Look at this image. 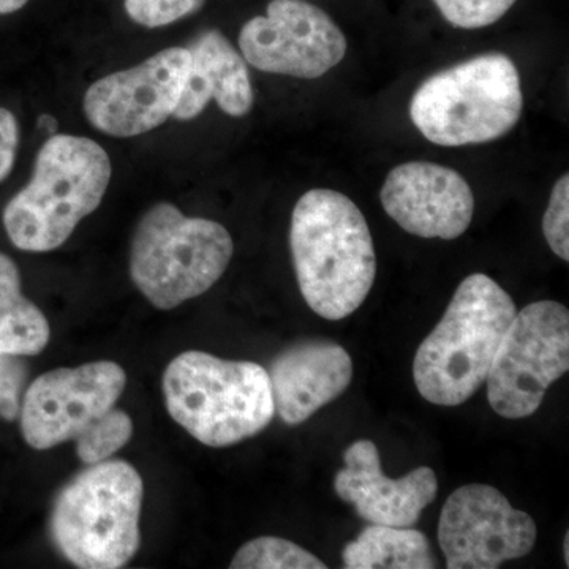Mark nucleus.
<instances>
[{"label": "nucleus", "instance_id": "nucleus-1", "mask_svg": "<svg viewBox=\"0 0 569 569\" xmlns=\"http://www.w3.org/2000/svg\"><path fill=\"white\" fill-rule=\"evenodd\" d=\"M296 279L307 306L339 321L366 301L377 276L372 234L358 206L336 190L313 189L291 216Z\"/></svg>", "mask_w": 569, "mask_h": 569}, {"label": "nucleus", "instance_id": "nucleus-2", "mask_svg": "<svg viewBox=\"0 0 569 569\" xmlns=\"http://www.w3.org/2000/svg\"><path fill=\"white\" fill-rule=\"evenodd\" d=\"M127 373L112 361L50 370L22 395L20 421L26 443L51 449L73 441L82 462L111 459L133 436L132 418L118 408Z\"/></svg>", "mask_w": 569, "mask_h": 569}, {"label": "nucleus", "instance_id": "nucleus-3", "mask_svg": "<svg viewBox=\"0 0 569 569\" xmlns=\"http://www.w3.org/2000/svg\"><path fill=\"white\" fill-rule=\"evenodd\" d=\"M516 312L511 296L496 280L468 276L415 356L419 395L440 407L462 406L477 395Z\"/></svg>", "mask_w": 569, "mask_h": 569}, {"label": "nucleus", "instance_id": "nucleus-4", "mask_svg": "<svg viewBox=\"0 0 569 569\" xmlns=\"http://www.w3.org/2000/svg\"><path fill=\"white\" fill-rule=\"evenodd\" d=\"M111 174L110 156L99 142L52 134L37 153L31 181L3 211L11 244L36 253L66 244L81 220L102 204Z\"/></svg>", "mask_w": 569, "mask_h": 569}, {"label": "nucleus", "instance_id": "nucleus-5", "mask_svg": "<svg viewBox=\"0 0 569 569\" xmlns=\"http://www.w3.org/2000/svg\"><path fill=\"white\" fill-rule=\"evenodd\" d=\"M163 397L170 417L211 448L233 447L257 436L276 415L263 366L204 351L176 356L163 373Z\"/></svg>", "mask_w": 569, "mask_h": 569}, {"label": "nucleus", "instance_id": "nucleus-6", "mask_svg": "<svg viewBox=\"0 0 569 569\" xmlns=\"http://www.w3.org/2000/svg\"><path fill=\"white\" fill-rule=\"evenodd\" d=\"M142 479L126 460L92 463L59 492L50 531L59 552L82 569H118L141 546Z\"/></svg>", "mask_w": 569, "mask_h": 569}, {"label": "nucleus", "instance_id": "nucleus-7", "mask_svg": "<svg viewBox=\"0 0 569 569\" xmlns=\"http://www.w3.org/2000/svg\"><path fill=\"white\" fill-rule=\"evenodd\" d=\"M522 110L519 71L505 54H482L438 71L419 86L410 103L419 132L448 148L505 137Z\"/></svg>", "mask_w": 569, "mask_h": 569}, {"label": "nucleus", "instance_id": "nucleus-8", "mask_svg": "<svg viewBox=\"0 0 569 569\" xmlns=\"http://www.w3.org/2000/svg\"><path fill=\"white\" fill-rule=\"evenodd\" d=\"M233 252L223 224L183 216L171 203L153 204L134 228L130 277L153 307L173 310L211 290Z\"/></svg>", "mask_w": 569, "mask_h": 569}, {"label": "nucleus", "instance_id": "nucleus-9", "mask_svg": "<svg viewBox=\"0 0 569 569\" xmlns=\"http://www.w3.org/2000/svg\"><path fill=\"white\" fill-rule=\"evenodd\" d=\"M568 369L567 307L556 301L523 307L512 318L490 367L486 380L490 407L501 418H529Z\"/></svg>", "mask_w": 569, "mask_h": 569}, {"label": "nucleus", "instance_id": "nucleus-10", "mask_svg": "<svg viewBox=\"0 0 569 569\" xmlns=\"http://www.w3.org/2000/svg\"><path fill=\"white\" fill-rule=\"evenodd\" d=\"M537 537L533 518L486 485L455 490L438 523V545L449 569H496L505 561L523 559Z\"/></svg>", "mask_w": 569, "mask_h": 569}, {"label": "nucleus", "instance_id": "nucleus-11", "mask_svg": "<svg viewBox=\"0 0 569 569\" xmlns=\"http://www.w3.org/2000/svg\"><path fill=\"white\" fill-rule=\"evenodd\" d=\"M239 50L264 73L316 80L343 61L347 39L326 11L307 0H271L264 17L247 21Z\"/></svg>", "mask_w": 569, "mask_h": 569}, {"label": "nucleus", "instance_id": "nucleus-12", "mask_svg": "<svg viewBox=\"0 0 569 569\" xmlns=\"http://www.w3.org/2000/svg\"><path fill=\"white\" fill-rule=\"evenodd\" d=\"M187 48H167L132 69L93 82L84 96V114L99 132L132 138L173 118L190 71Z\"/></svg>", "mask_w": 569, "mask_h": 569}, {"label": "nucleus", "instance_id": "nucleus-13", "mask_svg": "<svg viewBox=\"0 0 569 569\" xmlns=\"http://www.w3.org/2000/svg\"><path fill=\"white\" fill-rule=\"evenodd\" d=\"M380 198L388 216L419 238L451 241L473 219L471 187L458 171L437 163L399 164L387 176Z\"/></svg>", "mask_w": 569, "mask_h": 569}, {"label": "nucleus", "instance_id": "nucleus-14", "mask_svg": "<svg viewBox=\"0 0 569 569\" xmlns=\"http://www.w3.org/2000/svg\"><path fill=\"white\" fill-rule=\"evenodd\" d=\"M343 460L346 467L335 478L336 493L369 523L413 527L436 500L438 479L432 468L419 467L403 478H388L373 441H355L343 452Z\"/></svg>", "mask_w": 569, "mask_h": 569}, {"label": "nucleus", "instance_id": "nucleus-15", "mask_svg": "<svg viewBox=\"0 0 569 569\" xmlns=\"http://www.w3.org/2000/svg\"><path fill=\"white\" fill-rule=\"evenodd\" d=\"M268 376L276 413L288 426H298L346 392L353 361L332 340L307 339L280 351Z\"/></svg>", "mask_w": 569, "mask_h": 569}, {"label": "nucleus", "instance_id": "nucleus-16", "mask_svg": "<svg viewBox=\"0 0 569 569\" xmlns=\"http://www.w3.org/2000/svg\"><path fill=\"white\" fill-rule=\"evenodd\" d=\"M190 71L173 118L192 121L211 100L231 118L252 110L254 96L246 59L222 32L211 29L190 41Z\"/></svg>", "mask_w": 569, "mask_h": 569}, {"label": "nucleus", "instance_id": "nucleus-17", "mask_svg": "<svg viewBox=\"0 0 569 569\" xmlns=\"http://www.w3.org/2000/svg\"><path fill=\"white\" fill-rule=\"evenodd\" d=\"M348 569H433L436 556L429 539L411 527H366L343 549Z\"/></svg>", "mask_w": 569, "mask_h": 569}, {"label": "nucleus", "instance_id": "nucleus-18", "mask_svg": "<svg viewBox=\"0 0 569 569\" xmlns=\"http://www.w3.org/2000/svg\"><path fill=\"white\" fill-rule=\"evenodd\" d=\"M50 337L47 317L22 295L20 269L0 253V355H40Z\"/></svg>", "mask_w": 569, "mask_h": 569}, {"label": "nucleus", "instance_id": "nucleus-19", "mask_svg": "<svg viewBox=\"0 0 569 569\" xmlns=\"http://www.w3.org/2000/svg\"><path fill=\"white\" fill-rule=\"evenodd\" d=\"M233 569H326L323 561L293 541L277 537L254 538L236 552Z\"/></svg>", "mask_w": 569, "mask_h": 569}, {"label": "nucleus", "instance_id": "nucleus-20", "mask_svg": "<svg viewBox=\"0 0 569 569\" xmlns=\"http://www.w3.org/2000/svg\"><path fill=\"white\" fill-rule=\"evenodd\" d=\"M518 0H433L449 24L481 29L500 21Z\"/></svg>", "mask_w": 569, "mask_h": 569}, {"label": "nucleus", "instance_id": "nucleus-21", "mask_svg": "<svg viewBox=\"0 0 569 569\" xmlns=\"http://www.w3.org/2000/svg\"><path fill=\"white\" fill-rule=\"evenodd\" d=\"M206 0H126L130 20L142 28L156 29L198 13Z\"/></svg>", "mask_w": 569, "mask_h": 569}, {"label": "nucleus", "instance_id": "nucleus-22", "mask_svg": "<svg viewBox=\"0 0 569 569\" xmlns=\"http://www.w3.org/2000/svg\"><path fill=\"white\" fill-rule=\"evenodd\" d=\"M569 176H561L552 193L545 217H542V233L552 252L561 260H569Z\"/></svg>", "mask_w": 569, "mask_h": 569}, {"label": "nucleus", "instance_id": "nucleus-23", "mask_svg": "<svg viewBox=\"0 0 569 569\" xmlns=\"http://www.w3.org/2000/svg\"><path fill=\"white\" fill-rule=\"evenodd\" d=\"M28 367L20 356L0 355V418L14 421L20 417Z\"/></svg>", "mask_w": 569, "mask_h": 569}, {"label": "nucleus", "instance_id": "nucleus-24", "mask_svg": "<svg viewBox=\"0 0 569 569\" xmlns=\"http://www.w3.org/2000/svg\"><path fill=\"white\" fill-rule=\"evenodd\" d=\"M20 144V127L13 112L0 107V182L13 170Z\"/></svg>", "mask_w": 569, "mask_h": 569}, {"label": "nucleus", "instance_id": "nucleus-25", "mask_svg": "<svg viewBox=\"0 0 569 569\" xmlns=\"http://www.w3.org/2000/svg\"><path fill=\"white\" fill-rule=\"evenodd\" d=\"M29 0H0V14H10L28 6Z\"/></svg>", "mask_w": 569, "mask_h": 569}, {"label": "nucleus", "instance_id": "nucleus-26", "mask_svg": "<svg viewBox=\"0 0 569 569\" xmlns=\"http://www.w3.org/2000/svg\"><path fill=\"white\" fill-rule=\"evenodd\" d=\"M39 127L41 130H44V132H48L51 134H56L59 129V123L56 121V118H52L50 114H41L39 118Z\"/></svg>", "mask_w": 569, "mask_h": 569}, {"label": "nucleus", "instance_id": "nucleus-27", "mask_svg": "<svg viewBox=\"0 0 569 569\" xmlns=\"http://www.w3.org/2000/svg\"><path fill=\"white\" fill-rule=\"evenodd\" d=\"M568 542H569V537L567 535V538H565V560H569V552H568V549H569V546H568Z\"/></svg>", "mask_w": 569, "mask_h": 569}]
</instances>
